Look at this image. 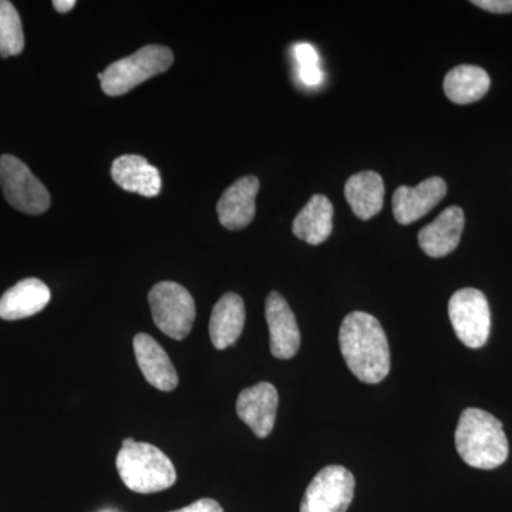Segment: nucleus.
<instances>
[{"label": "nucleus", "mask_w": 512, "mask_h": 512, "mask_svg": "<svg viewBox=\"0 0 512 512\" xmlns=\"http://www.w3.org/2000/svg\"><path fill=\"white\" fill-rule=\"evenodd\" d=\"M448 316L457 338L470 349L483 348L490 338V305L483 292L460 289L448 302Z\"/></svg>", "instance_id": "0eeeda50"}, {"label": "nucleus", "mask_w": 512, "mask_h": 512, "mask_svg": "<svg viewBox=\"0 0 512 512\" xmlns=\"http://www.w3.org/2000/svg\"><path fill=\"white\" fill-rule=\"evenodd\" d=\"M456 447L464 463L480 470L503 466L510 451L503 423L473 407L464 410L458 420Z\"/></svg>", "instance_id": "f03ea898"}, {"label": "nucleus", "mask_w": 512, "mask_h": 512, "mask_svg": "<svg viewBox=\"0 0 512 512\" xmlns=\"http://www.w3.org/2000/svg\"><path fill=\"white\" fill-rule=\"evenodd\" d=\"M339 343L346 365L360 382L377 384L389 375V342L375 316L349 313L340 325Z\"/></svg>", "instance_id": "f257e3e1"}, {"label": "nucleus", "mask_w": 512, "mask_h": 512, "mask_svg": "<svg viewBox=\"0 0 512 512\" xmlns=\"http://www.w3.org/2000/svg\"><path fill=\"white\" fill-rule=\"evenodd\" d=\"M151 315L161 332L171 339L184 340L195 320V302L191 293L177 282H160L148 293Z\"/></svg>", "instance_id": "39448f33"}, {"label": "nucleus", "mask_w": 512, "mask_h": 512, "mask_svg": "<svg viewBox=\"0 0 512 512\" xmlns=\"http://www.w3.org/2000/svg\"><path fill=\"white\" fill-rule=\"evenodd\" d=\"M471 3L480 9L491 13H498V15L512 12V0H474Z\"/></svg>", "instance_id": "5701e85b"}, {"label": "nucleus", "mask_w": 512, "mask_h": 512, "mask_svg": "<svg viewBox=\"0 0 512 512\" xmlns=\"http://www.w3.org/2000/svg\"><path fill=\"white\" fill-rule=\"evenodd\" d=\"M295 59L299 66V77L306 86H318L323 79L319 66V55L315 47L309 43H299L295 46Z\"/></svg>", "instance_id": "4be33fe9"}, {"label": "nucleus", "mask_w": 512, "mask_h": 512, "mask_svg": "<svg viewBox=\"0 0 512 512\" xmlns=\"http://www.w3.org/2000/svg\"><path fill=\"white\" fill-rule=\"evenodd\" d=\"M333 205L322 194L313 195L293 220V234L309 245H320L332 234Z\"/></svg>", "instance_id": "6ab92c4d"}, {"label": "nucleus", "mask_w": 512, "mask_h": 512, "mask_svg": "<svg viewBox=\"0 0 512 512\" xmlns=\"http://www.w3.org/2000/svg\"><path fill=\"white\" fill-rule=\"evenodd\" d=\"M244 301L237 293H225L215 303L210 320V336L215 349L224 350L234 345L245 326Z\"/></svg>", "instance_id": "f3484780"}, {"label": "nucleus", "mask_w": 512, "mask_h": 512, "mask_svg": "<svg viewBox=\"0 0 512 512\" xmlns=\"http://www.w3.org/2000/svg\"><path fill=\"white\" fill-rule=\"evenodd\" d=\"M258 191L259 180L254 175L239 178L228 187L217 205L222 227L231 231L248 227L255 217Z\"/></svg>", "instance_id": "f8f14e48"}, {"label": "nucleus", "mask_w": 512, "mask_h": 512, "mask_svg": "<svg viewBox=\"0 0 512 512\" xmlns=\"http://www.w3.org/2000/svg\"><path fill=\"white\" fill-rule=\"evenodd\" d=\"M265 316L272 355L276 359H292L301 348V332L292 309L281 293H269L265 303Z\"/></svg>", "instance_id": "9d476101"}, {"label": "nucleus", "mask_w": 512, "mask_h": 512, "mask_svg": "<svg viewBox=\"0 0 512 512\" xmlns=\"http://www.w3.org/2000/svg\"><path fill=\"white\" fill-rule=\"evenodd\" d=\"M52 293L45 282L36 278L23 279L0 298V318L19 320L30 318L46 308Z\"/></svg>", "instance_id": "2eb2a0df"}, {"label": "nucleus", "mask_w": 512, "mask_h": 512, "mask_svg": "<svg viewBox=\"0 0 512 512\" xmlns=\"http://www.w3.org/2000/svg\"><path fill=\"white\" fill-rule=\"evenodd\" d=\"M173 512H224V510L217 501L211 500V498H201V500L195 501L188 507Z\"/></svg>", "instance_id": "b1692460"}, {"label": "nucleus", "mask_w": 512, "mask_h": 512, "mask_svg": "<svg viewBox=\"0 0 512 512\" xmlns=\"http://www.w3.org/2000/svg\"><path fill=\"white\" fill-rule=\"evenodd\" d=\"M133 346L144 379L161 392H173L178 386L177 370L157 340L147 333H138Z\"/></svg>", "instance_id": "ddd939ff"}, {"label": "nucleus", "mask_w": 512, "mask_h": 512, "mask_svg": "<svg viewBox=\"0 0 512 512\" xmlns=\"http://www.w3.org/2000/svg\"><path fill=\"white\" fill-rule=\"evenodd\" d=\"M74 6H76V2H74V0H55V2H53V8H55L59 13L70 12Z\"/></svg>", "instance_id": "393cba45"}, {"label": "nucleus", "mask_w": 512, "mask_h": 512, "mask_svg": "<svg viewBox=\"0 0 512 512\" xmlns=\"http://www.w3.org/2000/svg\"><path fill=\"white\" fill-rule=\"evenodd\" d=\"M491 79L483 67L461 64L446 74L443 87L448 100L471 104L483 99L490 90Z\"/></svg>", "instance_id": "aec40b11"}, {"label": "nucleus", "mask_w": 512, "mask_h": 512, "mask_svg": "<svg viewBox=\"0 0 512 512\" xmlns=\"http://www.w3.org/2000/svg\"><path fill=\"white\" fill-rule=\"evenodd\" d=\"M174 63L171 49L165 46L148 45L133 55L111 63L99 74L101 89L110 97L131 92L134 87L147 82L157 74L167 72Z\"/></svg>", "instance_id": "20e7f679"}, {"label": "nucleus", "mask_w": 512, "mask_h": 512, "mask_svg": "<svg viewBox=\"0 0 512 512\" xmlns=\"http://www.w3.org/2000/svg\"><path fill=\"white\" fill-rule=\"evenodd\" d=\"M447 184L443 178L431 177L417 187L397 188L393 195V214L402 225H410L429 214L446 197Z\"/></svg>", "instance_id": "9b49d317"}, {"label": "nucleus", "mask_w": 512, "mask_h": 512, "mask_svg": "<svg viewBox=\"0 0 512 512\" xmlns=\"http://www.w3.org/2000/svg\"><path fill=\"white\" fill-rule=\"evenodd\" d=\"M0 187L6 201L23 214L39 215L49 210V191L18 157H0Z\"/></svg>", "instance_id": "423d86ee"}, {"label": "nucleus", "mask_w": 512, "mask_h": 512, "mask_svg": "<svg viewBox=\"0 0 512 512\" xmlns=\"http://www.w3.org/2000/svg\"><path fill=\"white\" fill-rule=\"evenodd\" d=\"M111 177L124 191L136 192L147 198L160 195V171L148 163L146 158L136 154L121 156L114 160L111 165Z\"/></svg>", "instance_id": "dca6fc26"}, {"label": "nucleus", "mask_w": 512, "mask_h": 512, "mask_svg": "<svg viewBox=\"0 0 512 512\" xmlns=\"http://www.w3.org/2000/svg\"><path fill=\"white\" fill-rule=\"evenodd\" d=\"M466 217L460 207H448L431 224L419 232V244L424 254L443 258L460 244Z\"/></svg>", "instance_id": "4468645a"}, {"label": "nucleus", "mask_w": 512, "mask_h": 512, "mask_svg": "<svg viewBox=\"0 0 512 512\" xmlns=\"http://www.w3.org/2000/svg\"><path fill=\"white\" fill-rule=\"evenodd\" d=\"M279 396L274 384L261 382L239 393L237 413L239 419L254 431L256 437L265 439L274 430Z\"/></svg>", "instance_id": "1a4fd4ad"}, {"label": "nucleus", "mask_w": 512, "mask_h": 512, "mask_svg": "<svg viewBox=\"0 0 512 512\" xmlns=\"http://www.w3.org/2000/svg\"><path fill=\"white\" fill-rule=\"evenodd\" d=\"M345 197L357 218L370 220L383 208V178L375 171H362L352 175L346 181Z\"/></svg>", "instance_id": "a211bd4d"}, {"label": "nucleus", "mask_w": 512, "mask_h": 512, "mask_svg": "<svg viewBox=\"0 0 512 512\" xmlns=\"http://www.w3.org/2000/svg\"><path fill=\"white\" fill-rule=\"evenodd\" d=\"M116 467L128 490L138 494L160 493L177 481L174 464L160 448L133 439L123 440Z\"/></svg>", "instance_id": "7ed1b4c3"}, {"label": "nucleus", "mask_w": 512, "mask_h": 512, "mask_svg": "<svg viewBox=\"0 0 512 512\" xmlns=\"http://www.w3.org/2000/svg\"><path fill=\"white\" fill-rule=\"evenodd\" d=\"M355 485L348 468H322L306 488L301 512H346L355 497Z\"/></svg>", "instance_id": "6e6552de"}, {"label": "nucleus", "mask_w": 512, "mask_h": 512, "mask_svg": "<svg viewBox=\"0 0 512 512\" xmlns=\"http://www.w3.org/2000/svg\"><path fill=\"white\" fill-rule=\"evenodd\" d=\"M25 49L22 20L8 0H0V56H18Z\"/></svg>", "instance_id": "412c9836"}]
</instances>
